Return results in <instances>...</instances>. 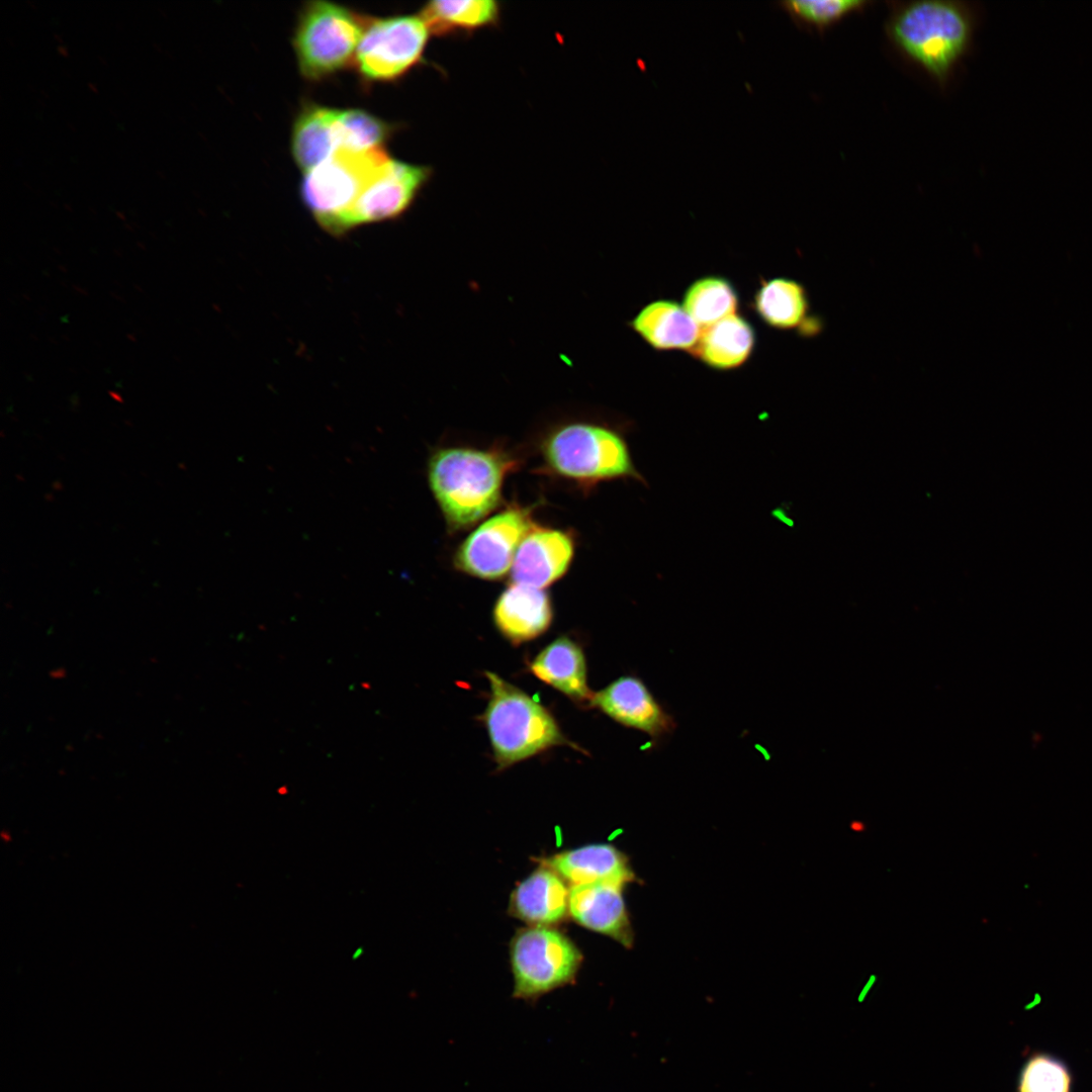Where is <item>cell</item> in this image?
<instances>
[{"label": "cell", "mask_w": 1092, "mask_h": 1092, "mask_svg": "<svg viewBox=\"0 0 1092 1092\" xmlns=\"http://www.w3.org/2000/svg\"><path fill=\"white\" fill-rule=\"evenodd\" d=\"M518 465L498 448L447 446L428 461L430 490L451 532L473 527L502 502L507 475Z\"/></svg>", "instance_id": "6da1fadb"}, {"label": "cell", "mask_w": 1092, "mask_h": 1092, "mask_svg": "<svg viewBox=\"0 0 1092 1092\" xmlns=\"http://www.w3.org/2000/svg\"><path fill=\"white\" fill-rule=\"evenodd\" d=\"M975 27L966 2L915 0L891 3L886 33L902 56L944 88L969 52Z\"/></svg>", "instance_id": "7a4b0ae2"}, {"label": "cell", "mask_w": 1092, "mask_h": 1092, "mask_svg": "<svg viewBox=\"0 0 1092 1092\" xmlns=\"http://www.w3.org/2000/svg\"><path fill=\"white\" fill-rule=\"evenodd\" d=\"M540 452L545 471L586 490L614 480L647 484L625 435L608 425L574 422L558 426L544 437Z\"/></svg>", "instance_id": "3957f363"}, {"label": "cell", "mask_w": 1092, "mask_h": 1092, "mask_svg": "<svg viewBox=\"0 0 1092 1092\" xmlns=\"http://www.w3.org/2000/svg\"><path fill=\"white\" fill-rule=\"evenodd\" d=\"M485 675L490 697L483 720L499 769L568 743L543 705L496 673L486 671Z\"/></svg>", "instance_id": "277c9868"}, {"label": "cell", "mask_w": 1092, "mask_h": 1092, "mask_svg": "<svg viewBox=\"0 0 1092 1092\" xmlns=\"http://www.w3.org/2000/svg\"><path fill=\"white\" fill-rule=\"evenodd\" d=\"M368 20L369 17L335 3H305L293 36L301 74L309 80H320L354 63Z\"/></svg>", "instance_id": "5b68a950"}, {"label": "cell", "mask_w": 1092, "mask_h": 1092, "mask_svg": "<svg viewBox=\"0 0 1092 1092\" xmlns=\"http://www.w3.org/2000/svg\"><path fill=\"white\" fill-rule=\"evenodd\" d=\"M391 158L381 148L337 150L305 173L301 198L321 226L333 235L341 217L385 170Z\"/></svg>", "instance_id": "8992f818"}, {"label": "cell", "mask_w": 1092, "mask_h": 1092, "mask_svg": "<svg viewBox=\"0 0 1092 1092\" xmlns=\"http://www.w3.org/2000/svg\"><path fill=\"white\" fill-rule=\"evenodd\" d=\"M514 996L535 999L573 981L582 962L577 946L551 926L517 931L510 947Z\"/></svg>", "instance_id": "52a82bcc"}, {"label": "cell", "mask_w": 1092, "mask_h": 1092, "mask_svg": "<svg viewBox=\"0 0 1092 1092\" xmlns=\"http://www.w3.org/2000/svg\"><path fill=\"white\" fill-rule=\"evenodd\" d=\"M430 34L419 15L369 17L354 64L366 80L395 81L421 63Z\"/></svg>", "instance_id": "ba28073f"}, {"label": "cell", "mask_w": 1092, "mask_h": 1092, "mask_svg": "<svg viewBox=\"0 0 1092 1092\" xmlns=\"http://www.w3.org/2000/svg\"><path fill=\"white\" fill-rule=\"evenodd\" d=\"M532 508L511 504L479 524L457 547L453 564L462 573L496 580L511 571L521 542L536 525Z\"/></svg>", "instance_id": "9c48e42d"}, {"label": "cell", "mask_w": 1092, "mask_h": 1092, "mask_svg": "<svg viewBox=\"0 0 1092 1092\" xmlns=\"http://www.w3.org/2000/svg\"><path fill=\"white\" fill-rule=\"evenodd\" d=\"M431 175L428 166L391 159L383 173L341 217L333 235H343L364 223L397 217L411 206Z\"/></svg>", "instance_id": "30bf717a"}, {"label": "cell", "mask_w": 1092, "mask_h": 1092, "mask_svg": "<svg viewBox=\"0 0 1092 1092\" xmlns=\"http://www.w3.org/2000/svg\"><path fill=\"white\" fill-rule=\"evenodd\" d=\"M592 706L619 724L638 730L654 741L672 734L676 723L644 681L623 675L594 694Z\"/></svg>", "instance_id": "8fae6325"}, {"label": "cell", "mask_w": 1092, "mask_h": 1092, "mask_svg": "<svg viewBox=\"0 0 1092 1092\" xmlns=\"http://www.w3.org/2000/svg\"><path fill=\"white\" fill-rule=\"evenodd\" d=\"M575 542L566 531L535 525L516 552L513 583L544 588L560 579L573 560Z\"/></svg>", "instance_id": "7c38bea8"}, {"label": "cell", "mask_w": 1092, "mask_h": 1092, "mask_svg": "<svg viewBox=\"0 0 1092 1092\" xmlns=\"http://www.w3.org/2000/svg\"><path fill=\"white\" fill-rule=\"evenodd\" d=\"M625 886L616 881L571 886L568 914L579 925L630 948L634 934L623 895Z\"/></svg>", "instance_id": "4fadbf2b"}, {"label": "cell", "mask_w": 1092, "mask_h": 1092, "mask_svg": "<svg viewBox=\"0 0 1092 1092\" xmlns=\"http://www.w3.org/2000/svg\"><path fill=\"white\" fill-rule=\"evenodd\" d=\"M753 307L771 328L797 330L807 336L822 331V322L811 313L806 288L794 279L777 277L763 281L754 294Z\"/></svg>", "instance_id": "5bb4252c"}, {"label": "cell", "mask_w": 1092, "mask_h": 1092, "mask_svg": "<svg viewBox=\"0 0 1092 1092\" xmlns=\"http://www.w3.org/2000/svg\"><path fill=\"white\" fill-rule=\"evenodd\" d=\"M552 616L547 592L513 582L499 595L493 608L495 626L515 644L543 634L549 628Z\"/></svg>", "instance_id": "9a60e30c"}, {"label": "cell", "mask_w": 1092, "mask_h": 1092, "mask_svg": "<svg viewBox=\"0 0 1092 1092\" xmlns=\"http://www.w3.org/2000/svg\"><path fill=\"white\" fill-rule=\"evenodd\" d=\"M570 888L552 869L541 866L514 890L510 912L530 926H550L568 914Z\"/></svg>", "instance_id": "2e32d148"}, {"label": "cell", "mask_w": 1092, "mask_h": 1092, "mask_svg": "<svg viewBox=\"0 0 1092 1092\" xmlns=\"http://www.w3.org/2000/svg\"><path fill=\"white\" fill-rule=\"evenodd\" d=\"M570 887L605 881H636L627 856L608 843L588 844L556 853L543 860Z\"/></svg>", "instance_id": "e0dca14e"}, {"label": "cell", "mask_w": 1092, "mask_h": 1092, "mask_svg": "<svg viewBox=\"0 0 1092 1092\" xmlns=\"http://www.w3.org/2000/svg\"><path fill=\"white\" fill-rule=\"evenodd\" d=\"M631 328L650 347L660 351L692 352L702 331L682 304L665 299L644 306L631 321Z\"/></svg>", "instance_id": "ac0fdd59"}, {"label": "cell", "mask_w": 1092, "mask_h": 1092, "mask_svg": "<svg viewBox=\"0 0 1092 1092\" xmlns=\"http://www.w3.org/2000/svg\"><path fill=\"white\" fill-rule=\"evenodd\" d=\"M533 674L578 704L592 706L594 694L587 686L586 662L581 647L568 637L547 645L532 661Z\"/></svg>", "instance_id": "d6986e66"}, {"label": "cell", "mask_w": 1092, "mask_h": 1092, "mask_svg": "<svg viewBox=\"0 0 1092 1092\" xmlns=\"http://www.w3.org/2000/svg\"><path fill=\"white\" fill-rule=\"evenodd\" d=\"M755 341L753 327L735 313L703 328L691 353L713 369L731 370L749 359Z\"/></svg>", "instance_id": "ffe728a7"}, {"label": "cell", "mask_w": 1092, "mask_h": 1092, "mask_svg": "<svg viewBox=\"0 0 1092 1092\" xmlns=\"http://www.w3.org/2000/svg\"><path fill=\"white\" fill-rule=\"evenodd\" d=\"M338 111L308 104L295 119L291 150L295 162L305 173L324 163L337 151L335 124Z\"/></svg>", "instance_id": "44dd1931"}, {"label": "cell", "mask_w": 1092, "mask_h": 1092, "mask_svg": "<svg viewBox=\"0 0 1092 1092\" xmlns=\"http://www.w3.org/2000/svg\"><path fill=\"white\" fill-rule=\"evenodd\" d=\"M419 16L430 33H470L495 25L500 5L493 0H434L422 7Z\"/></svg>", "instance_id": "7402d4cb"}, {"label": "cell", "mask_w": 1092, "mask_h": 1092, "mask_svg": "<svg viewBox=\"0 0 1092 1092\" xmlns=\"http://www.w3.org/2000/svg\"><path fill=\"white\" fill-rule=\"evenodd\" d=\"M739 297L734 285L722 276H705L684 294L682 306L701 329L735 314Z\"/></svg>", "instance_id": "603a6c76"}, {"label": "cell", "mask_w": 1092, "mask_h": 1092, "mask_svg": "<svg viewBox=\"0 0 1092 1092\" xmlns=\"http://www.w3.org/2000/svg\"><path fill=\"white\" fill-rule=\"evenodd\" d=\"M394 127L360 109L339 110L335 124L337 147L350 151L381 148Z\"/></svg>", "instance_id": "cb8c5ba5"}, {"label": "cell", "mask_w": 1092, "mask_h": 1092, "mask_svg": "<svg viewBox=\"0 0 1092 1092\" xmlns=\"http://www.w3.org/2000/svg\"><path fill=\"white\" fill-rule=\"evenodd\" d=\"M871 1L863 0H789L779 6L793 21L823 33L846 16L863 11Z\"/></svg>", "instance_id": "d4e9b609"}, {"label": "cell", "mask_w": 1092, "mask_h": 1092, "mask_svg": "<svg viewBox=\"0 0 1092 1092\" xmlns=\"http://www.w3.org/2000/svg\"><path fill=\"white\" fill-rule=\"evenodd\" d=\"M1071 1078L1066 1067L1046 1056H1035L1024 1067L1019 1092H1070Z\"/></svg>", "instance_id": "484cf974"}]
</instances>
